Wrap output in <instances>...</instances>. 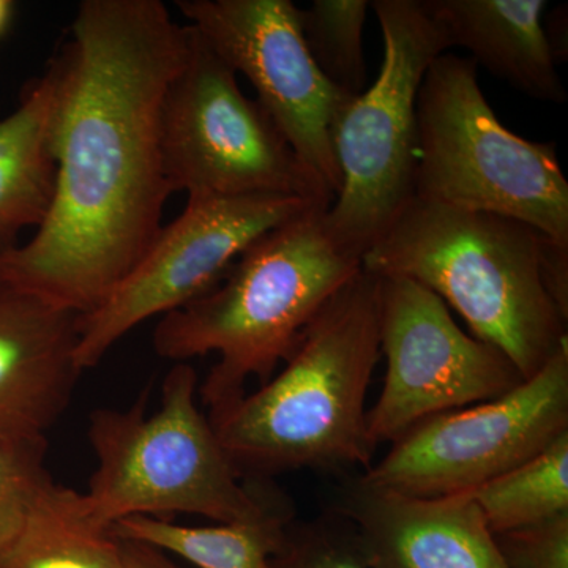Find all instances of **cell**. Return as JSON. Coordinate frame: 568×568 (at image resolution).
I'll use <instances>...</instances> for the list:
<instances>
[{"mask_svg": "<svg viewBox=\"0 0 568 568\" xmlns=\"http://www.w3.org/2000/svg\"><path fill=\"white\" fill-rule=\"evenodd\" d=\"M508 568H568V514L496 536Z\"/></svg>", "mask_w": 568, "mask_h": 568, "instance_id": "603a6c76", "label": "cell"}, {"mask_svg": "<svg viewBox=\"0 0 568 568\" xmlns=\"http://www.w3.org/2000/svg\"><path fill=\"white\" fill-rule=\"evenodd\" d=\"M47 439L0 437V556L24 526L41 489L52 480Z\"/></svg>", "mask_w": 568, "mask_h": 568, "instance_id": "7402d4cb", "label": "cell"}, {"mask_svg": "<svg viewBox=\"0 0 568 568\" xmlns=\"http://www.w3.org/2000/svg\"><path fill=\"white\" fill-rule=\"evenodd\" d=\"M334 511L373 568H508L470 493L416 497L349 478Z\"/></svg>", "mask_w": 568, "mask_h": 568, "instance_id": "4fadbf2b", "label": "cell"}, {"mask_svg": "<svg viewBox=\"0 0 568 568\" xmlns=\"http://www.w3.org/2000/svg\"><path fill=\"white\" fill-rule=\"evenodd\" d=\"M313 205L323 204L283 194L189 197L182 215L162 227L110 297L81 316L82 372L99 365L138 325L207 294L254 242Z\"/></svg>", "mask_w": 568, "mask_h": 568, "instance_id": "30bf717a", "label": "cell"}, {"mask_svg": "<svg viewBox=\"0 0 568 568\" xmlns=\"http://www.w3.org/2000/svg\"><path fill=\"white\" fill-rule=\"evenodd\" d=\"M81 316L0 278V437L47 439L82 375Z\"/></svg>", "mask_w": 568, "mask_h": 568, "instance_id": "5bb4252c", "label": "cell"}, {"mask_svg": "<svg viewBox=\"0 0 568 568\" xmlns=\"http://www.w3.org/2000/svg\"><path fill=\"white\" fill-rule=\"evenodd\" d=\"M213 51L242 73L306 170L336 196L339 171L332 133L349 95L317 69L291 0H179Z\"/></svg>", "mask_w": 568, "mask_h": 568, "instance_id": "7c38bea8", "label": "cell"}, {"mask_svg": "<svg viewBox=\"0 0 568 568\" xmlns=\"http://www.w3.org/2000/svg\"><path fill=\"white\" fill-rule=\"evenodd\" d=\"M469 493L495 537L568 514V433Z\"/></svg>", "mask_w": 568, "mask_h": 568, "instance_id": "d6986e66", "label": "cell"}, {"mask_svg": "<svg viewBox=\"0 0 568 568\" xmlns=\"http://www.w3.org/2000/svg\"><path fill=\"white\" fill-rule=\"evenodd\" d=\"M549 242L507 216L414 197L366 250L362 268L439 295L528 379L568 339V316L545 278Z\"/></svg>", "mask_w": 568, "mask_h": 568, "instance_id": "277c9868", "label": "cell"}, {"mask_svg": "<svg viewBox=\"0 0 568 568\" xmlns=\"http://www.w3.org/2000/svg\"><path fill=\"white\" fill-rule=\"evenodd\" d=\"M0 568H126L121 540L92 517L84 491L41 489L24 526L0 556Z\"/></svg>", "mask_w": 568, "mask_h": 568, "instance_id": "ac0fdd59", "label": "cell"}, {"mask_svg": "<svg viewBox=\"0 0 568 568\" xmlns=\"http://www.w3.org/2000/svg\"><path fill=\"white\" fill-rule=\"evenodd\" d=\"M293 521V504L274 488L263 511L252 518L197 528L170 519L133 517L115 523L111 532L119 540L170 552L197 568H271Z\"/></svg>", "mask_w": 568, "mask_h": 568, "instance_id": "e0dca14e", "label": "cell"}, {"mask_svg": "<svg viewBox=\"0 0 568 568\" xmlns=\"http://www.w3.org/2000/svg\"><path fill=\"white\" fill-rule=\"evenodd\" d=\"M58 71L52 61L26 84L17 110L0 119V252L43 223L55 183L52 123Z\"/></svg>", "mask_w": 568, "mask_h": 568, "instance_id": "2e32d148", "label": "cell"}, {"mask_svg": "<svg viewBox=\"0 0 568 568\" xmlns=\"http://www.w3.org/2000/svg\"><path fill=\"white\" fill-rule=\"evenodd\" d=\"M324 205H313L263 235L207 294L162 316L153 349L175 364L216 354L200 396L209 417L261 384L290 357L306 325L362 271V257L328 230Z\"/></svg>", "mask_w": 568, "mask_h": 568, "instance_id": "3957f363", "label": "cell"}, {"mask_svg": "<svg viewBox=\"0 0 568 568\" xmlns=\"http://www.w3.org/2000/svg\"><path fill=\"white\" fill-rule=\"evenodd\" d=\"M126 568H181L168 555L148 545L121 540Z\"/></svg>", "mask_w": 568, "mask_h": 568, "instance_id": "cb8c5ba5", "label": "cell"}, {"mask_svg": "<svg viewBox=\"0 0 568 568\" xmlns=\"http://www.w3.org/2000/svg\"><path fill=\"white\" fill-rule=\"evenodd\" d=\"M369 9L384 59L375 82L336 118L339 190L325 211L336 241L361 257L414 200L418 91L429 65L452 48L422 0H375Z\"/></svg>", "mask_w": 568, "mask_h": 568, "instance_id": "52a82bcc", "label": "cell"}, {"mask_svg": "<svg viewBox=\"0 0 568 568\" xmlns=\"http://www.w3.org/2000/svg\"><path fill=\"white\" fill-rule=\"evenodd\" d=\"M186 28L160 0H84L54 59L50 211L31 241L0 252V278L85 316L162 231V108Z\"/></svg>", "mask_w": 568, "mask_h": 568, "instance_id": "6da1fadb", "label": "cell"}, {"mask_svg": "<svg viewBox=\"0 0 568 568\" xmlns=\"http://www.w3.org/2000/svg\"><path fill=\"white\" fill-rule=\"evenodd\" d=\"M477 69L444 52L426 70L417 99L414 197L507 216L568 246V181L555 142L525 140L504 126Z\"/></svg>", "mask_w": 568, "mask_h": 568, "instance_id": "8992f818", "label": "cell"}, {"mask_svg": "<svg viewBox=\"0 0 568 568\" xmlns=\"http://www.w3.org/2000/svg\"><path fill=\"white\" fill-rule=\"evenodd\" d=\"M379 349L387 373L366 426L376 447L426 418L488 402L525 381L495 346L466 335L443 298L413 280L379 276Z\"/></svg>", "mask_w": 568, "mask_h": 568, "instance_id": "8fae6325", "label": "cell"}, {"mask_svg": "<svg viewBox=\"0 0 568 568\" xmlns=\"http://www.w3.org/2000/svg\"><path fill=\"white\" fill-rule=\"evenodd\" d=\"M197 394L196 372L181 362L164 377L155 413L148 414L145 395L129 409L93 410L88 436L97 469L84 497L104 528L133 517L233 523L263 511L274 485L239 474Z\"/></svg>", "mask_w": 568, "mask_h": 568, "instance_id": "5b68a950", "label": "cell"}, {"mask_svg": "<svg viewBox=\"0 0 568 568\" xmlns=\"http://www.w3.org/2000/svg\"><path fill=\"white\" fill-rule=\"evenodd\" d=\"M450 47L540 102L562 104L567 92L544 24L545 0H422Z\"/></svg>", "mask_w": 568, "mask_h": 568, "instance_id": "9a60e30c", "label": "cell"}, {"mask_svg": "<svg viewBox=\"0 0 568 568\" xmlns=\"http://www.w3.org/2000/svg\"><path fill=\"white\" fill-rule=\"evenodd\" d=\"M185 54L162 108V155L171 192L189 197L283 194L327 205L334 196L297 159L237 74L186 24Z\"/></svg>", "mask_w": 568, "mask_h": 568, "instance_id": "ba28073f", "label": "cell"}, {"mask_svg": "<svg viewBox=\"0 0 568 568\" xmlns=\"http://www.w3.org/2000/svg\"><path fill=\"white\" fill-rule=\"evenodd\" d=\"M366 0H315L298 9L302 36L321 73L345 95L366 89L368 69L364 51Z\"/></svg>", "mask_w": 568, "mask_h": 568, "instance_id": "ffe728a7", "label": "cell"}, {"mask_svg": "<svg viewBox=\"0 0 568 568\" xmlns=\"http://www.w3.org/2000/svg\"><path fill=\"white\" fill-rule=\"evenodd\" d=\"M568 433V339L507 394L426 418L362 474L366 484L416 497L474 491Z\"/></svg>", "mask_w": 568, "mask_h": 568, "instance_id": "9c48e42d", "label": "cell"}, {"mask_svg": "<svg viewBox=\"0 0 568 568\" xmlns=\"http://www.w3.org/2000/svg\"><path fill=\"white\" fill-rule=\"evenodd\" d=\"M379 276L362 268L321 308L284 368L209 417L244 478L373 465L366 394L379 361Z\"/></svg>", "mask_w": 568, "mask_h": 568, "instance_id": "7a4b0ae2", "label": "cell"}, {"mask_svg": "<svg viewBox=\"0 0 568 568\" xmlns=\"http://www.w3.org/2000/svg\"><path fill=\"white\" fill-rule=\"evenodd\" d=\"M14 17V3L10 0H0V39L9 31Z\"/></svg>", "mask_w": 568, "mask_h": 568, "instance_id": "d4e9b609", "label": "cell"}, {"mask_svg": "<svg viewBox=\"0 0 568 568\" xmlns=\"http://www.w3.org/2000/svg\"><path fill=\"white\" fill-rule=\"evenodd\" d=\"M271 568H373L357 532L335 511L287 526Z\"/></svg>", "mask_w": 568, "mask_h": 568, "instance_id": "44dd1931", "label": "cell"}]
</instances>
